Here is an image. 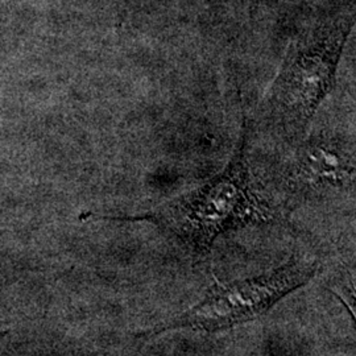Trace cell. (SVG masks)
Returning <instances> with one entry per match:
<instances>
[{
	"label": "cell",
	"mask_w": 356,
	"mask_h": 356,
	"mask_svg": "<svg viewBox=\"0 0 356 356\" xmlns=\"http://www.w3.org/2000/svg\"><path fill=\"white\" fill-rule=\"evenodd\" d=\"M248 135L229 164L202 185L138 216L82 214L81 219L118 222H151L193 254H207L218 238L232 229L266 223L273 211L256 189L248 159Z\"/></svg>",
	"instance_id": "cell-1"
},
{
	"label": "cell",
	"mask_w": 356,
	"mask_h": 356,
	"mask_svg": "<svg viewBox=\"0 0 356 356\" xmlns=\"http://www.w3.org/2000/svg\"><path fill=\"white\" fill-rule=\"evenodd\" d=\"M348 29V22L322 26L289 48L264 102L268 123L288 140H300L330 92Z\"/></svg>",
	"instance_id": "cell-2"
},
{
	"label": "cell",
	"mask_w": 356,
	"mask_h": 356,
	"mask_svg": "<svg viewBox=\"0 0 356 356\" xmlns=\"http://www.w3.org/2000/svg\"><path fill=\"white\" fill-rule=\"evenodd\" d=\"M318 270V261L293 256L280 267L259 276L229 282L216 280L195 305L143 331L139 337L185 329L211 334L229 330L264 316L284 297L313 280Z\"/></svg>",
	"instance_id": "cell-3"
},
{
	"label": "cell",
	"mask_w": 356,
	"mask_h": 356,
	"mask_svg": "<svg viewBox=\"0 0 356 356\" xmlns=\"http://www.w3.org/2000/svg\"><path fill=\"white\" fill-rule=\"evenodd\" d=\"M284 181L302 197L348 191L355 184L354 147L329 138L305 141L285 166Z\"/></svg>",
	"instance_id": "cell-4"
}]
</instances>
